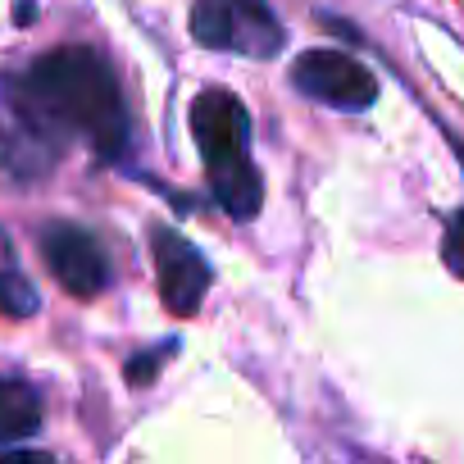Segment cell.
I'll return each mask as SVG.
<instances>
[{"label":"cell","instance_id":"cell-2","mask_svg":"<svg viewBox=\"0 0 464 464\" xmlns=\"http://www.w3.org/2000/svg\"><path fill=\"white\" fill-rule=\"evenodd\" d=\"M191 137L209 173L214 200L237 218H256L265 205V178L251 160V114L227 87H209L191 101Z\"/></svg>","mask_w":464,"mask_h":464},{"label":"cell","instance_id":"cell-11","mask_svg":"<svg viewBox=\"0 0 464 464\" xmlns=\"http://www.w3.org/2000/svg\"><path fill=\"white\" fill-rule=\"evenodd\" d=\"M455 155H459V164H464V146H459V141H455Z\"/></svg>","mask_w":464,"mask_h":464},{"label":"cell","instance_id":"cell-9","mask_svg":"<svg viewBox=\"0 0 464 464\" xmlns=\"http://www.w3.org/2000/svg\"><path fill=\"white\" fill-rule=\"evenodd\" d=\"M441 260L455 278H464V209H455L446 218V232H441Z\"/></svg>","mask_w":464,"mask_h":464},{"label":"cell","instance_id":"cell-1","mask_svg":"<svg viewBox=\"0 0 464 464\" xmlns=\"http://www.w3.org/2000/svg\"><path fill=\"white\" fill-rule=\"evenodd\" d=\"M0 87L10 92L14 119L42 137H87L101 160H119L128 150V105L119 78L92 46H55L37 55L24 78Z\"/></svg>","mask_w":464,"mask_h":464},{"label":"cell","instance_id":"cell-10","mask_svg":"<svg viewBox=\"0 0 464 464\" xmlns=\"http://www.w3.org/2000/svg\"><path fill=\"white\" fill-rule=\"evenodd\" d=\"M173 346H160V351H146V355H137L132 364H128V382H150L155 378V369L164 364V355H169Z\"/></svg>","mask_w":464,"mask_h":464},{"label":"cell","instance_id":"cell-7","mask_svg":"<svg viewBox=\"0 0 464 464\" xmlns=\"http://www.w3.org/2000/svg\"><path fill=\"white\" fill-rule=\"evenodd\" d=\"M42 428V396L28 382L0 378V446H14Z\"/></svg>","mask_w":464,"mask_h":464},{"label":"cell","instance_id":"cell-8","mask_svg":"<svg viewBox=\"0 0 464 464\" xmlns=\"http://www.w3.org/2000/svg\"><path fill=\"white\" fill-rule=\"evenodd\" d=\"M0 310H5L10 319H28V314H37V292H33V283L24 278V269L14 265L5 232H0Z\"/></svg>","mask_w":464,"mask_h":464},{"label":"cell","instance_id":"cell-3","mask_svg":"<svg viewBox=\"0 0 464 464\" xmlns=\"http://www.w3.org/2000/svg\"><path fill=\"white\" fill-rule=\"evenodd\" d=\"M191 37L209 51H232L251 60H274L283 51V28L269 0H196Z\"/></svg>","mask_w":464,"mask_h":464},{"label":"cell","instance_id":"cell-5","mask_svg":"<svg viewBox=\"0 0 464 464\" xmlns=\"http://www.w3.org/2000/svg\"><path fill=\"white\" fill-rule=\"evenodd\" d=\"M42 260L55 274V283L69 296H78V301L101 296L110 287V260H105L101 242L92 237L87 227H78V223H51V227H42Z\"/></svg>","mask_w":464,"mask_h":464},{"label":"cell","instance_id":"cell-6","mask_svg":"<svg viewBox=\"0 0 464 464\" xmlns=\"http://www.w3.org/2000/svg\"><path fill=\"white\" fill-rule=\"evenodd\" d=\"M150 242H155V274H160V301H164V310L178 314V319H191L205 305V292H209V265H205V256L182 237V232H173V227H155Z\"/></svg>","mask_w":464,"mask_h":464},{"label":"cell","instance_id":"cell-4","mask_svg":"<svg viewBox=\"0 0 464 464\" xmlns=\"http://www.w3.org/2000/svg\"><path fill=\"white\" fill-rule=\"evenodd\" d=\"M292 82L296 92H305L310 101H324L333 110H369L378 101V78L342 55V51H305L292 64Z\"/></svg>","mask_w":464,"mask_h":464}]
</instances>
